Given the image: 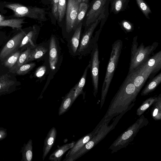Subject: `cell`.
I'll return each instance as SVG.
<instances>
[{
  "instance_id": "obj_1",
  "label": "cell",
  "mask_w": 161,
  "mask_h": 161,
  "mask_svg": "<svg viewBox=\"0 0 161 161\" xmlns=\"http://www.w3.org/2000/svg\"><path fill=\"white\" fill-rule=\"evenodd\" d=\"M140 92L127 75L112 99L105 114L101 120L103 124H108L115 116L130 109L134 106Z\"/></svg>"
},
{
  "instance_id": "obj_2",
  "label": "cell",
  "mask_w": 161,
  "mask_h": 161,
  "mask_svg": "<svg viewBox=\"0 0 161 161\" xmlns=\"http://www.w3.org/2000/svg\"><path fill=\"white\" fill-rule=\"evenodd\" d=\"M161 69V51H160L151 56L132 73L127 75L140 91L148 78L153 76Z\"/></svg>"
},
{
  "instance_id": "obj_3",
  "label": "cell",
  "mask_w": 161,
  "mask_h": 161,
  "mask_svg": "<svg viewBox=\"0 0 161 161\" xmlns=\"http://www.w3.org/2000/svg\"><path fill=\"white\" fill-rule=\"evenodd\" d=\"M122 47V42L119 39L115 41L112 44L110 57L102 86L101 108L104 103L110 85L119 62Z\"/></svg>"
},
{
  "instance_id": "obj_4",
  "label": "cell",
  "mask_w": 161,
  "mask_h": 161,
  "mask_svg": "<svg viewBox=\"0 0 161 161\" xmlns=\"http://www.w3.org/2000/svg\"><path fill=\"white\" fill-rule=\"evenodd\" d=\"M137 36L133 38L131 48L130 59L128 74H131L141 64L149 58L156 49L158 44L154 42L145 46L143 43L138 45Z\"/></svg>"
},
{
  "instance_id": "obj_5",
  "label": "cell",
  "mask_w": 161,
  "mask_h": 161,
  "mask_svg": "<svg viewBox=\"0 0 161 161\" xmlns=\"http://www.w3.org/2000/svg\"><path fill=\"white\" fill-rule=\"evenodd\" d=\"M148 122L147 119L144 115H142L139 118L121 133L114 142L109 148L111 150V153L126 147L133 141L139 130L146 126Z\"/></svg>"
},
{
  "instance_id": "obj_6",
  "label": "cell",
  "mask_w": 161,
  "mask_h": 161,
  "mask_svg": "<svg viewBox=\"0 0 161 161\" xmlns=\"http://www.w3.org/2000/svg\"><path fill=\"white\" fill-rule=\"evenodd\" d=\"M100 22V20L97 19L87 26L88 28L80 38L79 45L76 54V56H78L79 58L91 53L94 45L97 43L102 29L99 28L94 36L93 34Z\"/></svg>"
},
{
  "instance_id": "obj_7",
  "label": "cell",
  "mask_w": 161,
  "mask_h": 161,
  "mask_svg": "<svg viewBox=\"0 0 161 161\" xmlns=\"http://www.w3.org/2000/svg\"><path fill=\"white\" fill-rule=\"evenodd\" d=\"M110 0H94L86 15V25L89 26L98 19L101 21L100 28L102 29L109 15Z\"/></svg>"
},
{
  "instance_id": "obj_8",
  "label": "cell",
  "mask_w": 161,
  "mask_h": 161,
  "mask_svg": "<svg viewBox=\"0 0 161 161\" xmlns=\"http://www.w3.org/2000/svg\"><path fill=\"white\" fill-rule=\"evenodd\" d=\"M12 10L16 17H27L41 21L47 20L46 12L43 8L37 7H27L17 3H9L5 5Z\"/></svg>"
},
{
  "instance_id": "obj_9",
  "label": "cell",
  "mask_w": 161,
  "mask_h": 161,
  "mask_svg": "<svg viewBox=\"0 0 161 161\" xmlns=\"http://www.w3.org/2000/svg\"><path fill=\"white\" fill-rule=\"evenodd\" d=\"M48 53L49 75L47 79L49 82L59 69L62 60L59 42L54 36H51L50 38Z\"/></svg>"
},
{
  "instance_id": "obj_10",
  "label": "cell",
  "mask_w": 161,
  "mask_h": 161,
  "mask_svg": "<svg viewBox=\"0 0 161 161\" xmlns=\"http://www.w3.org/2000/svg\"><path fill=\"white\" fill-rule=\"evenodd\" d=\"M89 61L92 82L93 86V95L96 97L98 90L99 69L100 61L99 58V49L97 43L95 44L91 53Z\"/></svg>"
},
{
  "instance_id": "obj_11",
  "label": "cell",
  "mask_w": 161,
  "mask_h": 161,
  "mask_svg": "<svg viewBox=\"0 0 161 161\" xmlns=\"http://www.w3.org/2000/svg\"><path fill=\"white\" fill-rule=\"evenodd\" d=\"M26 34L25 31H22L8 41L0 53V60L6 59L12 54L17 51L23 39Z\"/></svg>"
},
{
  "instance_id": "obj_12",
  "label": "cell",
  "mask_w": 161,
  "mask_h": 161,
  "mask_svg": "<svg viewBox=\"0 0 161 161\" xmlns=\"http://www.w3.org/2000/svg\"><path fill=\"white\" fill-rule=\"evenodd\" d=\"M80 3L77 0H68L66 16V29L68 33L74 30Z\"/></svg>"
},
{
  "instance_id": "obj_13",
  "label": "cell",
  "mask_w": 161,
  "mask_h": 161,
  "mask_svg": "<svg viewBox=\"0 0 161 161\" xmlns=\"http://www.w3.org/2000/svg\"><path fill=\"white\" fill-rule=\"evenodd\" d=\"M103 125L100 121L92 131L83 136L76 142L73 147L70 149L66 154L65 158L71 156L80 149L97 133Z\"/></svg>"
},
{
  "instance_id": "obj_14",
  "label": "cell",
  "mask_w": 161,
  "mask_h": 161,
  "mask_svg": "<svg viewBox=\"0 0 161 161\" xmlns=\"http://www.w3.org/2000/svg\"><path fill=\"white\" fill-rule=\"evenodd\" d=\"M39 31L38 27L33 26L32 30L26 34L22 41L19 47L21 52L29 47L32 49L35 47Z\"/></svg>"
},
{
  "instance_id": "obj_15",
  "label": "cell",
  "mask_w": 161,
  "mask_h": 161,
  "mask_svg": "<svg viewBox=\"0 0 161 161\" xmlns=\"http://www.w3.org/2000/svg\"><path fill=\"white\" fill-rule=\"evenodd\" d=\"M49 48V43L44 42L36 44L31 49L25 64L34 60L41 59L47 54Z\"/></svg>"
},
{
  "instance_id": "obj_16",
  "label": "cell",
  "mask_w": 161,
  "mask_h": 161,
  "mask_svg": "<svg viewBox=\"0 0 161 161\" xmlns=\"http://www.w3.org/2000/svg\"><path fill=\"white\" fill-rule=\"evenodd\" d=\"M82 23L80 22L75 30L71 39L69 42L68 46L70 54L73 56H76L79 43Z\"/></svg>"
},
{
  "instance_id": "obj_17",
  "label": "cell",
  "mask_w": 161,
  "mask_h": 161,
  "mask_svg": "<svg viewBox=\"0 0 161 161\" xmlns=\"http://www.w3.org/2000/svg\"><path fill=\"white\" fill-rule=\"evenodd\" d=\"M57 135L56 129L55 127H53L48 132L44 140L42 157L43 160L44 159L54 145Z\"/></svg>"
},
{
  "instance_id": "obj_18",
  "label": "cell",
  "mask_w": 161,
  "mask_h": 161,
  "mask_svg": "<svg viewBox=\"0 0 161 161\" xmlns=\"http://www.w3.org/2000/svg\"><path fill=\"white\" fill-rule=\"evenodd\" d=\"M76 85L71 88L69 92L63 98V100L58 109V115H62L67 112L72 106L73 98Z\"/></svg>"
},
{
  "instance_id": "obj_19",
  "label": "cell",
  "mask_w": 161,
  "mask_h": 161,
  "mask_svg": "<svg viewBox=\"0 0 161 161\" xmlns=\"http://www.w3.org/2000/svg\"><path fill=\"white\" fill-rule=\"evenodd\" d=\"M75 142L73 141L59 147L50 155L49 159L52 161H60L65 153L72 148Z\"/></svg>"
},
{
  "instance_id": "obj_20",
  "label": "cell",
  "mask_w": 161,
  "mask_h": 161,
  "mask_svg": "<svg viewBox=\"0 0 161 161\" xmlns=\"http://www.w3.org/2000/svg\"><path fill=\"white\" fill-rule=\"evenodd\" d=\"M161 82V72L154 77L146 85L141 93V95L145 96L153 92Z\"/></svg>"
},
{
  "instance_id": "obj_21",
  "label": "cell",
  "mask_w": 161,
  "mask_h": 161,
  "mask_svg": "<svg viewBox=\"0 0 161 161\" xmlns=\"http://www.w3.org/2000/svg\"><path fill=\"white\" fill-rule=\"evenodd\" d=\"M129 0H110V11L117 14L126 8Z\"/></svg>"
},
{
  "instance_id": "obj_22",
  "label": "cell",
  "mask_w": 161,
  "mask_h": 161,
  "mask_svg": "<svg viewBox=\"0 0 161 161\" xmlns=\"http://www.w3.org/2000/svg\"><path fill=\"white\" fill-rule=\"evenodd\" d=\"M90 64L86 68L79 82L76 85V87L73 98V103L78 96L83 92V89L86 83L88 70L90 68Z\"/></svg>"
},
{
  "instance_id": "obj_23",
  "label": "cell",
  "mask_w": 161,
  "mask_h": 161,
  "mask_svg": "<svg viewBox=\"0 0 161 161\" xmlns=\"http://www.w3.org/2000/svg\"><path fill=\"white\" fill-rule=\"evenodd\" d=\"M32 49L31 47H29L23 52H21L16 63L9 69V72L13 73H16L22 65L25 64V62Z\"/></svg>"
},
{
  "instance_id": "obj_24",
  "label": "cell",
  "mask_w": 161,
  "mask_h": 161,
  "mask_svg": "<svg viewBox=\"0 0 161 161\" xmlns=\"http://www.w3.org/2000/svg\"><path fill=\"white\" fill-rule=\"evenodd\" d=\"M22 19H13L0 20V26H9L12 28L19 29L25 23Z\"/></svg>"
},
{
  "instance_id": "obj_25",
  "label": "cell",
  "mask_w": 161,
  "mask_h": 161,
  "mask_svg": "<svg viewBox=\"0 0 161 161\" xmlns=\"http://www.w3.org/2000/svg\"><path fill=\"white\" fill-rule=\"evenodd\" d=\"M158 99V97H151L143 101L142 104L137 108L136 114L138 116H141Z\"/></svg>"
},
{
  "instance_id": "obj_26",
  "label": "cell",
  "mask_w": 161,
  "mask_h": 161,
  "mask_svg": "<svg viewBox=\"0 0 161 161\" xmlns=\"http://www.w3.org/2000/svg\"><path fill=\"white\" fill-rule=\"evenodd\" d=\"M152 110V115L153 118L156 120L161 119V94L158 97V99L153 104Z\"/></svg>"
},
{
  "instance_id": "obj_27",
  "label": "cell",
  "mask_w": 161,
  "mask_h": 161,
  "mask_svg": "<svg viewBox=\"0 0 161 161\" xmlns=\"http://www.w3.org/2000/svg\"><path fill=\"white\" fill-rule=\"evenodd\" d=\"M88 8V3L84 2L80 3L78 13L74 25V30L85 17Z\"/></svg>"
},
{
  "instance_id": "obj_28",
  "label": "cell",
  "mask_w": 161,
  "mask_h": 161,
  "mask_svg": "<svg viewBox=\"0 0 161 161\" xmlns=\"http://www.w3.org/2000/svg\"><path fill=\"white\" fill-rule=\"evenodd\" d=\"M21 52L18 50L8 57L3 63L4 66L9 69L11 68L17 62Z\"/></svg>"
},
{
  "instance_id": "obj_29",
  "label": "cell",
  "mask_w": 161,
  "mask_h": 161,
  "mask_svg": "<svg viewBox=\"0 0 161 161\" xmlns=\"http://www.w3.org/2000/svg\"><path fill=\"white\" fill-rule=\"evenodd\" d=\"M48 73H49V66L48 61L47 64H43L42 65L38 67L35 71L34 75L35 77L42 79L46 75H47Z\"/></svg>"
},
{
  "instance_id": "obj_30",
  "label": "cell",
  "mask_w": 161,
  "mask_h": 161,
  "mask_svg": "<svg viewBox=\"0 0 161 161\" xmlns=\"http://www.w3.org/2000/svg\"><path fill=\"white\" fill-rule=\"evenodd\" d=\"M139 8L144 16L148 19H149V14L152 13L151 10L149 5L144 0H136Z\"/></svg>"
},
{
  "instance_id": "obj_31",
  "label": "cell",
  "mask_w": 161,
  "mask_h": 161,
  "mask_svg": "<svg viewBox=\"0 0 161 161\" xmlns=\"http://www.w3.org/2000/svg\"><path fill=\"white\" fill-rule=\"evenodd\" d=\"M66 0H59L58 6V20L61 21L65 15L66 8Z\"/></svg>"
},
{
  "instance_id": "obj_32",
  "label": "cell",
  "mask_w": 161,
  "mask_h": 161,
  "mask_svg": "<svg viewBox=\"0 0 161 161\" xmlns=\"http://www.w3.org/2000/svg\"><path fill=\"white\" fill-rule=\"evenodd\" d=\"M36 65L34 63L24 64L19 68L16 73L19 75H25L31 71Z\"/></svg>"
},
{
  "instance_id": "obj_33",
  "label": "cell",
  "mask_w": 161,
  "mask_h": 161,
  "mask_svg": "<svg viewBox=\"0 0 161 161\" xmlns=\"http://www.w3.org/2000/svg\"><path fill=\"white\" fill-rule=\"evenodd\" d=\"M14 83V81L9 79V76L7 74L0 76V90L9 86Z\"/></svg>"
},
{
  "instance_id": "obj_34",
  "label": "cell",
  "mask_w": 161,
  "mask_h": 161,
  "mask_svg": "<svg viewBox=\"0 0 161 161\" xmlns=\"http://www.w3.org/2000/svg\"><path fill=\"white\" fill-rule=\"evenodd\" d=\"M120 26L126 33L132 32L134 29V26L132 23L129 21L122 20L120 23Z\"/></svg>"
},
{
  "instance_id": "obj_35",
  "label": "cell",
  "mask_w": 161,
  "mask_h": 161,
  "mask_svg": "<svg viewBox=\"0 0 161 161\" xmlns=\"http://www.w3.org/2000/svg\"><path fill=\"white\" fill-rule=\"evenodd\" d=\"M59 0H52V13L56 19H58V6Z\"/></svg>"
},
{
  "instance_id": "obj_36",
  "label": "cell",
  "mask_w": 161,
  "mask_h": 161,
  "mask_svg": "<svg viewBox=\"0 0 161 161\" xmlns=\"http://www.w3.org/2000/svg\"><path fill=\"white\" fill-rule=\"evenodd\" d=\"M31 142H30L29 145L25 153V156L27 160L28 161H31L32 157V151Z\"/></svg>"
},
{
  "instance_id": "obj_37",
  "label": "cell",
  "mask_w": 161,
  "mask_h": 161,
  "mask_svg": "<svg viewBox=\"0 0 161 161\" xmlns=\"http://www.w3.org/2000/svg\"><path fill=\"white\" fill-rule=\"evenodd\" d=\"M89 0H81V2H84L88 3Z\"/></svg>"
},
{
  "instance_id": "obj_38",
  "label": "cell",
  "mask_w": 161,
  "mask_h": 161,
  "mask_svg": "<svg viewBox=\"0 0 161 161\" xmlns=\"http://www.w3.org/2000/svg\"><path fill=\"white\" fill-rule=\"evenodd\" d=\"M4 18L0 14V20H4Z\"/></svg>"
},
{
  "instance_id": "obj_39",
  "label": "cell",
  "mask_w": 161,
  "mask_h": 161,
  "mask_svg": "<svg viewBox=\"0 0 161 161\" xmlns=\"http://www.w3.org/2000/svg\"><path fill=\"white\" fill-rule=\"evenodd\" d=\"M80 3L81 0H77Z\"/></svg>"
},
{
  "instance_id": "obj_40",
  "label": "cell",
  "mask_w": 161,
  "mask_h": 161,
  "mask_svg": "<svg viewBox=\"0 0 161 161\" xmlns=\"http://www.w3.org/2000/svg\"><path fill=\"white\" fill-rule=\"evenodd\" d=\"M1 137V135L0 134V138Z\"/></svg>"
}]
</instances>
